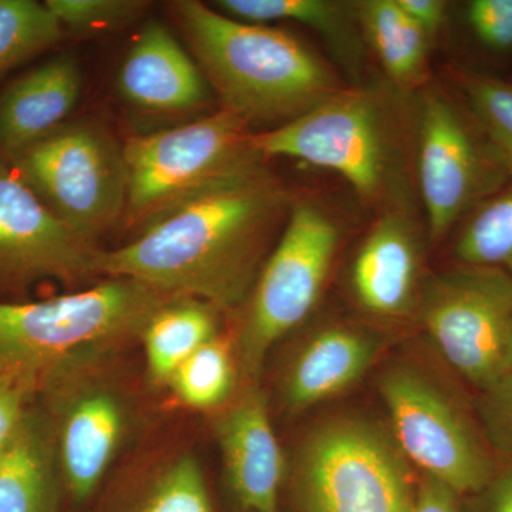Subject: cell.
<instances>
[{
    "instance_id": "34",
    "label": "cell",
    "mask_w": 512,
    "mask_h": 512,
    "mask_svg": "<svg viewBox=\"0 0 512 512\" xmlns=\"http://www.w3.org/2000/svg\"><path fill=\"white\" fill-rule=\"evenodd\" d=\"M487 512H512V467L497 471L485 488Z\"/></svg>"
},
{
    "instance_id": "9",
    "label": "cell",
    "mask_w": 512,
    "mask_h": 512,
    "mask_svg": "<svg viewBox=\"0 0 512 512\" xmlns=\"http://www.w3.org/2000/svg\"><path fill=\"white\" fill-rule=\"evenodd\" d=\"M420 320L448 365L480 390L505 370L512 325V275L467 266L430 279Z\"/></svg>"
},
{
    "instance_id": "1",
    "label": "cell",
    "mask_w": 512,
    "mask_h": 512,
    "mask_svg": "<svg viewBox=\"0 0 512 512\" xmlns=\"http://www.w3.org/2000/svg\"><path fill=\"white\" fill-rule=\"evenodd\" d=\"M293 201L261 163L204 188L123 247L97 251L96 275L131 279L217 309L247 301Z\"/></svg>"
},
{
    "instance_id": "3",
    "label": "cell",
    "mask_w": 512,
    "mask_h": 512,
    "mask_svg": "<svg viewBox=\"0 0 512 512\" xmlns=\"http://www.w3.org/2000/svg\"><path fill=\"white\" fill-rule=\"evenodd\" d=\"M178 296L131 279L35 302H0V379L30 393L83 360L141 336L148 320Z\"/></svg>"
},
{
    "instance_id": "6",
    "label": "cell",
    "mask_w": 512,
    "mask_h": 512,
    "mask_svg": "<svg viewBox=\"0 0 512 512\" xmlns=\"http://www.w3.org/2000/svg\"><path fill=\"white\" fill-rule=\"evenodd\" d=\"M340 231L325 208L293 201L284 231L248 296L238 338L242 370L256 379L269 350L311 315L325 289Z\"/></svg>"
},
{
    "instance_id": "16",
    "label": "cell",
    "mask_w": 512,
    "mask_h": 512,
    "mask_svg": "<svg viewBox=\"0 0 512 512\" xmlns=\"http://www.w3.org/2000/svg\"><path fill=\"white\" fill-rule=\"evenodd\" d=\"M420 244L409 220L384 215L369 232L352 266V288L365 311L400 318L419 299Z\"/></svg>"
},
{
    "instance_id": "17",
    "label": "cell",
    "mask_w": 512,
    "mask_h": 512,
    "mask_svg": "<svg viewBox=\"0 0 512 512\" xmlns=\"http://www.w3.org/2000/svg\"><path fill=\"white\" fill-rule=\"evenodd\" d=\"M83 76L73 55L47 60L10 84L0 99V150L13 156L64 126L82 94Z\"/></svg>"
},
{
    "instance_id": "4",
    "label": "cell",
    "mask_w": 512,
    "mask_h": 512,
    "mask_svg": "<svg viewBox=\"0 0 512 512\" xmlns=\"http://www.w3.org/2000/svg\"><path fill=\"white\" fill-rule=\"evenodd\" d=\"M301 512H414L417 487L392 434L338 417L303 441L293 473Z\"/></svg>"
},
{
    "instance_id": "11",
    "label": "cell",
    "mask_w": 512,
    "mask_h": 512,
    "mask_svg": "<svg viewBox=\"0 0 512 512\" xmlns=\"http://www.w3.org/2000/svg\"><path fill=\"white\" fill-rule=\"evenodd\" d=\"M480 128L440 93H429L420 116L419 180L430 237H446L468 211L501 190L508 173Z\"/></svg>"
},
{
    "instance_id": "26",
    "label": "cell",
    "mask_w": 512,
    "mask_h": 512,
    "mask_svg": "<svg viewBox=\"0 0 512 512\" xmlns=\"http://www.w3.org/2000/svg\"><path fill=\"white\" fill-rule=\"evenodd\" d=\"M63 35L45 3L0 0V74L57 45Z\"/></svg>"
},
{
    "instance_id": "31",
    "label": "cell",
    "mask_w": 512,
    "mask_h": 512,
    "mask_svg": "<svg viewBox=\"0 0 512 512\" xmlns=\"http://www.w3.org/2000/svg\"><path fill=\"white\" fill-rule=\"evenodd\" d=\"M30 397L32 393L28 390L0 379V457L18 430L28 410Z\"/></svg>"
},
{
    "instance_id": "8",
    "label": "cell",
    "mask_w": 512,
    "mask_h": 512,
    "mask_svg": "<svg viewBox=\"0 0 512 512\" xmlns=\"http://www.w3.org/2000/svg\"><path fill=\"white\" fill-rule=\"evenodd\" d=\"M380 394L409 463L458 495L483 493L498 471L487 440L439 384L412 366H396L380 379Z\"/></svg>"
},
{
    "instance_id": "20",
    "label": "cell",
    "mask_w": 512,
    "mask_h": 512,
    "mask_svg": "<svg viewBox=\"0 0 512 512\" xmlns=\"http://www.w3.org/2000/svg\"><path fill=\"white\" fill-rule=\"evenodd\" d=\"M355 6L360 29L390 80L406 90L423 86L431 42L399 2L366 0Z\"/></svg>"
},
{
    "instance_id": "24",
    "label": "cell",
    "mask_w": 512,
    "mask_h": 512,
    "mask_svg": "<svg viewBox=\"0 0 512 512\" xmlns=\"http://www.w3.org/2000/svg\"><path fill=\"white\" fill-rule=\"evenodd\" d=\"M454 79L474 123L512 175V82L468 69L457 70Z\"/></svg>"
},
{
    "instance_id": "12",
    "label": "cell",
    "mask_w": 512,
    "mask_h": 512,
    "mask_svg": "<svg viewBox=\"0 0 512 512\" xmlns=\"http://www.w3.org/2000/svg\"><path fill=\"white\" fill-rule=\"evenodd\" d=\"M97 251L46 207L8 157L0 158V289L42 279L79 284L96 276Z\"/></svg>"
},
{
    "instance_id": "5",
    "label": "cell",
    "mask_w": 512,
    "mask_h": 512,
    "mask_svg": "<svg viewBox=\"0 0 512 512\" xmlns=\"http://www.w3.org/2000/svg\"><path fill=\"white\" fill-rule=\"evenodd\" d=\"M251 124L222 109L183 126L130 138L128 221L151 222L204 188L261 163L251 147Z\"/></svg>"
},
{
    "instance_id": "32",
    "label": "cell",
    "mask_w": 512,
    "mask_h": 512,
    "mask_svg": "<svg viewBox=\"0 0 512 512\" xmlns=\"http://www.w3.org/2000/svg\"><path fill=\"white\" fill-rule=\"evenodd\" d=\"M397 2L433 43L446 22L447 3L441 0H397Z\"/></svg>"
},
{
    "instance_id": "18",
    "label": "cell",
    "mask_w": 512,
    "mask_h": 512,
    "mask_svg": "<svg viewBox=\"0 0 512 512\" xmlns=\"http://www.w3.org/2000/svg\"><path fill=\"white\" fill-rule=\"evenodd\" d=\"M380 353L375 336L348 326L316 332L286 367L282 393L292 410L345 392L366 375Z\"/></svg>"
},
{
    "instance_id": "21",
    "label": "cell",
    "mask_w": 512,
    "mask_h": 512,
    "mask_svg": "<svg viewBox=\"0 0 512 512\" xmlns=\"http://www.w3.org/2000/svg\"><path fill=\"white\" fill-rule=\"evenodd\" d=\"M218 309L192 298H174L165 303L141 333L148 375L158 384L171 377L188 357L218 336Z\"/></svg>"
},
{
    "instance_id": "7",
    "label": "cell",
    "mask_w": 512,
    "mask_h": 512,
    "mask_svg": "<svg viewBox=\"0 0 512 512\" xmlns=\"http://www.w3.org/2000/svg\"><path fill=\"white\" fill-rule=\"evenodd\" d=\"M8 158L46 207L87 241L126 215L123 148L97 124H64Z\"/></svg>"
},
{
    "instance_id": "29",
    "label": "cell",
    "mask_w": 512,
    "mask_h": 512,
    "mask_svg": "<svg viewBox=\"0 0 512 512\" xmlns=\"http://www.w3.org/2000/svg\"><path fill=\"white\" fill-rule=\"evenodd\" d=\"M480 416L487 443L512 454V369L481 390Z\"/></svg>"
},
{
    "instance_id": "35",
    "label": "cell",
    "mask_w": 512,
    "mask_h": 512,
    "mask_svg": "<svg viewBox=\"0 0 512 512\" xmlns=\"http://www.w3.org/2000/svg\"><path fill=\"white\" fill-rule=\"evenodd\" d=\"M510 369H512V325L510 330V336H508L507 352H505V370Z\"/></svg>"
},
{
    "instance_id": "27",
    "label": "cell",
    "mask_w": 512,
    "mask_h": 512,
    "mask_svg": "<svg viewBox=\"0 0 512 512\" xmlns=\"http://www.w3.org/2000/svg\"><path fill=\"white\" fill-rule=\"evenodd\" d=\"M140 512H212L207 481L191 456L178 457L160 473Z\"/></svg>"
},
{
    "instance_id": "22",
    "label": "cell",
    "mask_w": 512,
    "mask_h": 512,
    "mask_svg": "<svg viewBox=\"0 0 512 512\" xmlns=\"http://www.w3.org/2000/svg\"><path fill=\"white\" fill-rule=\"evenodd\" d=\"M214 5L229 18L258 23L288 20L325 37L343 59L357 56L356 6L330 0H218Z\"/></svg>"
},
{
    "instance_id": "2",
    "label": "cell",
    "mask_w": 512,
    "mask_h": 512,
    "mask_svg": "<svg viewBox=\"0 0 512 512\" xmlns=\"http://www.w3.org/2000/svg\"><path fill=\"white\" fill-rule=\"evenodd\" d=\"M224 109L282 126L345 90L328 64L285 30L241 22L197 0L173 5Z\"/></svg>"
},
{
    "instance_id": "14",
    "label": "cell",
    "mask_w": 512,
    "mask_h": 512,
    "mask_svg": "<svg viewBox=\"0 0 512 512\" xmlns=\"http://www.w3.org/2000/svg\"><path fill=\"white\" fill-rule=\"evenodd\" d=\"M126 410L111 390L94 386L63 403L55 430L60 474L74 500L92 497L126 431Z\"/></svg>"
},
{
    "instance_id": "13",
    "label": "cell",
    "mask_w": 512,
    "mask_h": 512,
    "mask_svg": "<svg viewBox=\"0 0 512 512\" xmlns=\"http://www.w3.org/2000/svg\"><path fill=\"white\" fill-rule=\"evenodd\" d=\"M217 439L228 484L238 503L249 512L278 511L285 458L268 403L256 384L245 387L222 413Z\"/></svg>"
},
{
    "instance_id": "23",
    "label": "cell",
    "mask_w": 512,
    "mask_h": 512,
    "mask_svg": "<svg viewBox=\"0 0 512 512\" xmlns=\"http://www.w3.org/2000/svg\"><path fill=\"white\" fill-rule=\"evenodd\" d=\"M458 261L512 275V185L471 210L456 242Z\"/></svg>"
},
{
    "instance_id": "15",
    "label": "cell",
    "mask_w": 512,
    "mask_h": 512,
    "mask_svg": "<svg viewBox=\"0 0 512 512\" xmlns=\"http://www.w3.org/2000/svg\"><path fill=\"white\" fill-rule=\"evenodd\" d=\"M119 90L128 103L153 113H184L210 101L201 67L160 22L147 23L128 50Z\"/></svg>"
},
{
    "instance_id": "28",
    "label": "cell",
    "mask_w": 512,
    "mask_h": 512,
    "mask_svg": "<svg viewBox=\"0 0 512 512\" xmlns=\"http://www.w3.org/2000/svg\"><path fill=\"white\" fill-rule=\"evenodd\" d=\"M45 5L63 29L90 33L133 22L147 9L148 3L140 0H46Z\"/></svg>"
},
{
    "instance_id": "10",
    "label": "cell",
    "mask_w": 512,
    "mask_h": 512,
    "mask_svg": "<svg viewBox=\"0 0 512 512\" xmlns=\"http://www.w3.org/2000/svg\"><path fill=\"white\" fill-rule=\"evenodd\" d=\"M376 101L345 89L282 126L251 134L261 158L286 157L333 171L363 198L382 194L389 174V144Z\"/></svg>"
},
{
    "instance_id": "33",
    "label": "cell",
    "mask_w": 512,
    "mask_h": 512,
    "mask_svg": "<svg viewBox=\"0 0 512 512\" xmlns=\"http://www.w3.org/2000/svg\"><path fill=\"white\" fill-rule=\"evenodd\" d=\"M458 497L447 485L423 476L417 487L416 510L414 512H460Z\"/></svg>"
},
{
    "instance_id": "19",
    "label": "cell",
    "mask_w": 512,
    "mask_h": 512,
    "mask_svg": "<svg viewBox=\"0 0 512 512\" xmlns=\"http://www.w3.org/2000/svg\"><path fill=\"white\" fill-rule=\"evenodd\" d=\"M59 474L53 424L28 407L0 457V512H57Z\"/></svg>"
},
{
    "instance_id": "25",
    "label": "cell",
    "mask_w": 512,
    "mask_h": 512,
    "mask_svg": "<svg viewBox=\"0 0 512 512\" xmlns=\"http://www.w3.org/2000/svg\"><path fill=\"white\" fill-rule=\"evenodd\" d=\"M178 399L192 409H217L228 402L235 384V365L228 340L214 338L178 367L170 380Z\"/></svg>"
},
{
    "instance_id": "30",
    "label": "cell",
    "mask_w": 512,
    "mask_h": 512,
    "mask_svg": "<svg viewBox=\"0 0 512 512\" xmlns=\"http://www.w3.org/2000/svg\"><path fill=\"white\" fill-rule=\"evenodd\" d=\"M466 20L480 45L493 52H512V0H473Z\"/></svg>"
}]
</instances>
